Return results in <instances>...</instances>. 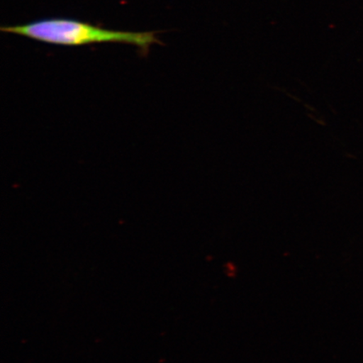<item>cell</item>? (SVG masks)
Listing matches in <instances>:
<instances>
[{
    "mask_svg": "<svg viewBox=\"0 0 363 363\" xmlns=\"http://www.w3.org/2000/svg\"><path fill=\"white\" fill-rule=\"evenodd\" d=\"M1 31L26 36L38 42L62 45L94 43L129 44L142 49L145 53L148 52L152 45L160 43L157 34L153 31L131 33L107 30L90 25L89 23L62 18L39 20L21 26H3Z\"/></svg>",
    "mask_w": 363,
    "mask_h": 363,
    "instance_id": "6da1fadb",
    "label": "cell"
}]
</instances>
